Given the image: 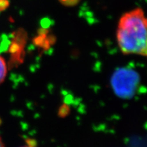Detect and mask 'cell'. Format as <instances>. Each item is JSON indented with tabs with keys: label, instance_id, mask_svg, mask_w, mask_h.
Segmentation results:
<instances>
[{
	"label": "cell",
	"instance_id": "52a82bcc",
	"mask_svg": "<svg viewBox=\"0 0 147 147\" xmlns=\"http://www.w3.org/2000/svg\"><path fill=\"white\" fill-rule=\"evenodd\" d=\"M23 147H31V146H23Z\"/></svg>",
	"mask_w": 147,
	"mask_h": 147
},
{
	"label": "cell",
	"instance_id": "277c9868",
	"mask_svg": "<svg viewBox=\"0 0 147 147\" xmlns=\"http://www.w3.org/2000/svg\"><path fill=\"white\" fill-rule=\"evenodd\" d=\"M59 1L64 6L73 7L78 4L80 0H59Z\"/></svg>",
	"mask_w": 147,
	"mask_h": 147
},
{
	"label": "cell",
	"instance_id": "8992f818",
	"mask_svg": "<svg viewBox=\"0 0 147 147\" xmlns=\"http://www.w3.org/2000/svg\"><path fill=\"white\" fill-rule=\"evenodd\" d=\"M0 147H5V145L3 144V142L2 139H1V136H0Z\"/></svg>",
	"mask_w": 147,
	"mask_h": 147
},
{
	"label": "cell",
	"instance_id": "5b68a950",
	"mask_svg": "<svg viewBox=\"0 0 147 147\" xmlns=\"http://www.w3.org/2000/svg\"><path fill=\"white\" fill-rule=\"evenodd\" d=\"M10 5L9 0H0V12H3L6 10Z\"/></svg>",
	"mask_w": 147,
	"mask_h": 147
},
{
	"label": "cell",
	"instance_id": "3957f363",
	"mask_svg": "<svg viewBox=\"0 0 147 147\" xmlns=\"http://www.w3.org/2000/svg\"><path fill=\"white\" fill-rule=\"evenodd\" d=\"M7 65L5 63V59L2 57L0 56V84L4 81L7 75Z\"/></svg>",
	"mask_w": 147,
	"mask_h": 147
},
{
	"label": "cell",
	"instance_id": "6da1fadb",
	"mask_svg": "<svg viewBox=\"0 0 147 147\" xmlns=\"http://www.w3.org/2000/svg\"><path fill=\"white\" fill-rule=\"evenodd\" d=\"M117 40L124 54L147 57V17L142 8H135L121 16Z\"/></svg>",
	"mask_w": 147,
	"mask_h": 147
},
{
	"label": "cell",
	"instance_id": "7a4b0ae2",
	"mask_svg": "<svg viewBox=\"0 0 147 147\" xmlns=\"http://www.w3.org/2000/svg\"><path fill=\"white\" fill-rule=\"evenodd\" d=\"M140 81V75L136 71L129 67H120L113 73L110 84L119 97L131 99L136 93Z\"/></svg>",
	"mask_w": 147,
	"mask_h": 147
}]
</instances>
